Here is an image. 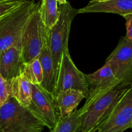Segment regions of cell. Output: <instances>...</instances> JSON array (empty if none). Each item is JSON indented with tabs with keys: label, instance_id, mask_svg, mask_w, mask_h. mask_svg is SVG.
Segmentation results:
<instances>
[{
	"label": "cell",
	"instance_id": "obj_1",
	"mask_svg": "<svg viewBox=\"0 0 132 132\" xmlns=\"http://www.w3.org/2000/svg\"><path fill=\"white\" fill-rule=\"evenodd\" d=\"M78 10L73 8L69 2L59 5V18L55 25L49 30L48 46L52 59L55 82L59 70L62 54L64 52L69 53L68 38L71 25Z\"/></svg>",
	"mask_w": 132,
	"mask_h": 132
},
{
	"label": "cell",
	"instance_id": "obj_2",
	"mask_svg": "<svg viewBox=\"0 0 132 132\" xmlns=\"http://www.w3.org/2000/svg\"><path fill=\"white\" fill-rule=\"evenodd\" d=\"M40 2L24 0L10 14L0 19V52L11 46L20 48L22 32Z\"/></svg>",
	"mask_w": 132,
	"mask_h": 132
},
{
	"label": "cell",
	"instance_id": "obj_3",
	"mask_svg": "<svg viewBox=\"0 0 132 132\" xmlns=\"http://www.w3.org/2000/svg\"><path fill=\"white\" fill-rule=\"evenodd\" d=\"M45 127L12 97L0 106V129L4 132H41Z\"/></svg>",
	"mask_w": 132,
	"mask_h": 132
},
{
	"label": "cell",
	"instance_id": "obj_4",
	"mask_svg": "<svg viewBox=\"0 0 132 132\" xmlns=\"http://www.w3.org/2000/svg\"><path fill=\"white\" fill-rule=\"evenodd\" d=\"M130 86H116L81 112L79 132H96Z\"/></svg>",
	"mask_w": 132,
	"mask_h": 132
},
{
	"label": "cell",
	"instance_id": "obj_5",
	"mask_svg": "<svg viewBox=\"0 0 132 132\" xmlns=\"http://www.w3.org/2000/svg\"><path fill=\"white\" fill-rule=\"evenodd\" d=\"M39 5L31 15L21 37L20 50L24 64L38 57L48 44L49 31L41 18Z\"/></svg>",
	"mask_w": 132,
	"mask_h": 132
},
{
	"label": "cell",
	"instance_id": "obj_6",
	"mask_svg": "<svg viewBox=\"0 0 132 132\" xmlns=\"http://www.w3.org/2000/svg\"><path fill=\"white\" fill-rule=\"evenodd\" d=\"M32 101L28 110L45 126L53 130L60 119L55 97L41 85H32Z\"/></svg>",
	"mask_w": 132,
	"mask_h": 132
},
{
	"label": "cell",
	"instance_id": "obj_7",
	"mask_svg": "<svg viewBox=\"0 0 132 132\" xmlns=\"http://www.w3.org/2000/svg\"><path fill=\"white\" fill-rule=\"evenodd\" d=\"M85 75L75 65L70 53L64 52L55 81V97L61 91L73 89L82 92L87 97L88 90Z\"/></svg>",
	"mask_w": 132,
	"mask_h": 132
},
{
	"label": "cell",
	"instance_id": "obj_8",
	"mask_svg": "<svg viewBox=\"0 0 132 132\" xmlns=\"http://www.w3.org/2000/svg\"><path fill=\"white\" fill-rule=\"evenodd\" d=\"M122 86L132 85V42L121 37L116 48L106 60Z\"/></svg>",
	"mask_w": 132,
	"mask_h": 132
},
{
	"label": "cell",
	"instance_id": "obj_9",
	"mask_svg": "<svg viewBox=\"0 0 132 132\" xmlns=\"http://www.w3.org/2000/svg\"><path fill=\"white\" fill-rule=\"evenodd\" d=\"M88 94L81 112L86 110L95 101L117 86H121L115 76L112 68L107 63L98 70L85 74Z\"/></svg>",
	"mask_w": 132,
	"mask_h": 132
},
{
	"label": "cell",
	"instance_id": "obj_10",
	"mask_svg": "<svg viewBox=\"0 0 132 132\" xmlns=\"http://www.w3.org/2000/svg\"><path fill=\"white\" fill-rule=\"evenodd\" d=\"M132 128V85L96 132H124Z\"/></svg>",
	"mask_w": 132,
	"mask_h": 132
},
{
	"label": "cell",
	"instance_id": "obj_11",
	"mask_svg": "<svg viewBox=\"0 0 132 132\" xmlns=\"http://www.w3.org/2000/svg\"><path fill=\"white\" fill-rule=\"evenodd\" d=\"M24 64L20 48L16 46L0 52V74L6 81L21 76Z\"/></svg>",
	"mask_w": 132,
	"mask_h": 132
},
{
	"label": "cell",
	"instance_id": "obj_12",
	"mask_svg": "<svg viewBox=\"0 0 132 132\" xmlns=\"http://www.w3.org/2000/svg\"><path fill=\"white\" fill-rule=\"evenodd\" d=\"M112 13L122 16L132 14V0H110L97 2L90 1L85 7L78 10V14Z\"/></svg>",
	"mask_w": 132,
	"mask_h": 132
},
{
	"label": "cell",
	"instance_id": "obj_13",
	"mask_svg": "<svg viewBox=\"0 0 132 132\" xmlns=\"http://www.w3.org/2000/svg\"><path fill=\"white\" fill-rule=\"evenodd\" d=\"M86 98V95L83 92L73 89L58 93L55 96V100L61 117L64 118L72 114L81 101Z\"/></svg>",
	"mask_w": 132,
	"mask_h": 132
},
{
	"label": "cell",
	"instance_id": "obj_14",
	"mask_svg": "<svg viewBox=\"0 0 132 132\" xmlns=\"http://www.w3.org/2000/svg\"><path fill=\"white\" fill-rule=\"evenodd\" d=\"M32 84L24 76H20L10 81L11 96L23 106H29L32 101Z\"/></svg>",
	"mask_w": 132,
	"mask_h": 132
},
{
	"label": "cell",
	"instance_id": "obj_15",
	"mask_svg": "<svg viewBox=\"0 0 132 132\" xmlns=\"http://www.w3.org/2000/svg\"><path fill=\"white\" fill-rule=\"evenodd\" d=\"M37 58L41 64L43 74V79L42 83L40 85L44 89L54 95L55 86L54 70L52 59L48 44L43 49L42 52Z\"/></svg>",
	"mask_w": 132,
	"mask_h": 132
},
{
	"label": "cell",
	"instance_id": "obj_16",
	"mask_svg": "<svg viewBox=\"0 0 132 132\" xmlns=\"http://www.w3.org/2000/svg\"><path fill=\"white\" fill-rule=\"evenodd\" d=\"M39 10L43 23L49 31L59 19V4L55 0H41Z\"/></svg>",
	"mask_w": 132,
	"mask_h": 132
},
{
	"label": "cell",
	"instance_id": "obj_17",
	"mask_svg": "<svg viewBox=\"0 0 132 132\" xmlns=\"http://www.w3.org/2000/svg\"><path fill=\"white\" fill-rule=\"evenodd\" d=\"M81 111V108L76 110L68 117H61L55 127L50 132H79Z\"/></svg>",
	"mask_w": 132,
	"mask_h": 132
},
{
	"label": "cell",
	"instance_id": "obj_18",
	"mask_svg": "<svg viewBox=\"0 0 132 132\" xmlns=\"http://www.w3.org/2000/svg\"><path fill=\"white\" fill-rule=\"evenodd\" d=\"M21 76H24L32 85H40L43 79L41 64L38 58L34 59L27 64H24Z\"/></svg>",
	"mask_w": 132,
	"mask_h": 132
},
{
	"label": "cell",
	"instance_id": "obj_19",
	"mask_svg": "<svg viewBox=\"0 0 132 132\" xmlns=\"http://www.w3.org/2000/svg\"><path fill=\"white\" fill-rule=\"evenodd\" d=\"M24 0H11L0 3V19L19 7Z\"/></svg>",
	"mask_w": 132,
	"mask_h": 132
},
{
	"label": "cell",
	"instance_id": "obj_20",
	"mask_svg": "<svg viewBox=\"0 0 132 132\" xmlns=\"http://www.w3.org/2000/svg\"><path fill=\"white\" fill-rule=\"evenodd\" d=\"M10 81L5 80L0 74V98L2 104L9 98L12 97L10 92Z\"/></svg>",
	"mask_w": 132,
	"mask_h": 132
},
{
	"label": "cell",
	"instance_id": "obj_21",
	"mask_svg": "<svg viewBox=\"0 0 132 132\" xmlns=\"http://www.w3.org/2000/svg\"><path fill=\"white\" fill-rule=\"evenodd\" d=\"M126 19V34L125 37L128 41L132 42V14L123 16Z\"/></svg>",
	"mask_w": 132,
	"mask_h": 132
},
{
	"label": "cell",
	"instance_id": "obj_22",
	"mask_svg": "<svg viewBox=\"0 0 132 132\" xmlns=\"http://www.w3.org/2000/svg\"><path fill=\"white\" fill-rule=\"evenodd\" d=\"M55 1H57L58 4L59 5H63V4H65L67 2V0H55Z\"/></svg>",
	"mask_w": 132,
	"mask_h": 132
},
{
	"label": "cell",
	"instance_id": "obj_23",
	"mask_svg": "<svg viewBox=\"0 0 132 132\" xmlns=\"http://www.w3.org/2000/svg\"><path fill=\"white\" fill-rule=\"evenodd\" d=\"M94 1H97V2H103V1H110V0H93Z\"/></svg>",
	"mask_w": 132,
	"mask_h": 132
},
{
	"label": "cell",
	"instance_id": "obj_24",
	"mask_svg": "<svg viewBox=\"0 0 132 132\" xmlns=\"http://www.w3.org/2000/svg\"><path fill=\"white\" fill-rule=\"evenodd\" d=\"M2 105V103H1V98H0V106Z\"/></svg>",
	"mask_w": 132,
	"mask_h": 132
},
{
	"label": "cell",
	"instance_id": "obj_25",
	"mask_svg": "<svg viewBox=\"0 0 132 132\" xmlns=\"http://www.w3.org/2000/svg\"><path fill=\"white\" fill-rule=\"evenodd\" d=\"M0 132H4L3 131V130H1V129H0Z\"/></svg>",
	"mask_w": 132,
	"mask_h": 132
}]
</instances>
